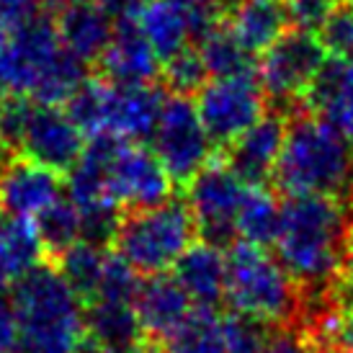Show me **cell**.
Returning <instances> with one entry per match:
<instances>
[{
    "label": "cell",
    "instance_id": "1",
    "mask_svg": "<svg viewBox=\"0 0 353 353\" xmlns=\"http://www.w3.org/2000/svg\"><path fill=\"white\" fill-rule=\"evenodd\" d=\"M353 230V204L320 194H289L281 201L276 258L304 296L338 284L345 243Z\"/></svg>",
    "mask_w": 353,
    "mask_h": 353
},
{
    "label": "cell",
    "instance_id": "2",
    "mask_svg": "<svg viewBox=\"0 0 353 353\" xmlns=\"http://www.w3.org/2000/svg\"><path fill=\"white\" fill-rule=\"evenodd\" d=\"M271 186L279 194H320L353 204V139L299 106L289 114Z\"/></svg>",
    "mask_w": 353,
    "mask_h": 353
},
{
    "label": "cell",
    "instance_id": "3",
    "mask_svg": "<svg viewBox=\"0 0 353 353\" xmlns=\"http://www.w3.org/2000/svg\"><path fill=\"white\" fill-rule=\"evenodd\" d=\"M10 304L19 323V338L10 353H72L83 325V304L54 265H34L13 281Z\"/></svg>",
    "mask_w": 353,
    "mask_h": 353
},
{
    "label": "cell",
    "instance_id": "4",
    "mask_svg": "<svg viewBox=\"0 0 353 353\" xmlns=\"http://www.w3.org/2000/svg\"><path fill=\"white\" fill-rule=\"evenodd\" d=\"M227 302L232 312L281 327L299 323L304 294L268 248L237 240L227 248Z\"/></svg>",
    "mask_w": 353,
    "mask_h": 353
},
{
    "label": "cell",
    "instance_id": "5",
    "mask_svg": "<svg viewBox=\"0 0 353 353\" xmlns=\"http://www.w3.org/2000/svg\"><path fill=\"white\" fill-rule=\"evenodd\" d=\"M194 240H199L196 219L183 191H178L165 204L121 212L111 250L137 274L152 276L170 271Z\"/></svg>",
    "mask_w": 353,
    "mask_h": 353
},
{
    "label": "cell",
    "instance_id": "6",
    "mask_svg": "<svg viewBox=\"0 0 353 353\" xmlns=\"http://www.w3.org/2000/svg\"><path fill=\"white\" fill-rule=\"evenodd\" d=\"M325 47L317 34L299 29L284 31L258 57V80L268 106L292 114L304 106V96L325 65Z\"/></svg>",
    "mask_w": 353,
    "mask_h": 353
},
{
    "label": "cell",
    "instance_id": "7",
    "mask_svg": "<svg viewBox=\"0 0 353 353\" xmlns=\"http://www.w3.org/2000/svg\"><path fill=\"white\" fill-rule=\"evenodd\" d=\"M245 194L248 183L216 152L183 188V196L196 219L199 240H206L222 250L235 245L240 240L237 212L243 206Z\"/></svg>",
    "mask_w": 353,
    "mask_h": 353
},
{
    "label": "cell",
    "instance_id": "8",
    "mask_svg": "<svg viewBox=\"0 0 353 353\" xmlns=\"http://www.w3.org/2000/svg\"><path fill=\"white\" fill-rule=\"evenodd\" d=\"M150 148L168 170V176L173 178L178 191H183L191 178L216 155L214 142L199 119L196 101L170 93L163 103Z\"/></svg>",
    "mask_w": 353,
    "mask_h": 353
},
{
    "label": "cell",
    "instance_id": "9",
    "mask_svg": "<svg viewBox=\"0 0 353 353\" xmlns=\"http://www.w3.org/2000/svg\"><path fill=\"white\" fill-rule=\"evenodd\" d=\"M196 111L216 152H225L268 111L258 72L209 80L196 96Z\"/></svg>",
    "mask_w": 353,
    "mask_h": 353
},
{
    "label": "cell",
    "instance_id": "10",
    "mask_svg": "<svg viewBox=\"0 0 353 353\" xmlns=\"http://www.w3.org/2000/svg\"><path fill=\"white\" fill-rule=\"evenodd\" d=\"M106 194L121 212L150 209L176 196V183L150 145L124 139L108 165Z\"/></svg>",
    "mask_w": 353,
    "mask_h": 353
},
{
    "label": "cell",
    "instance_id": "11",
    "mask_svg": "<svg viewBox=\"0 0 353 353\" xmlns=\"http://www.w3.org/2000/svg\"><path fill=\"white\" fill-rule=\"evenodd\" d=\"M85 150V134L75 127L65 106H44L34 101L21 155L39 160L41 165L70 176Z\"/></svg>",
    "mask_w": 353,
    "mask_h": 353
},
{
    "label": "cell",
    "instance_id": "12",
    "mask_svg": "<svg viewBox=\"0 0 353 353\" xmlns=\"http://www.w3.org/2000/svg\"><path fill=\"white\" fill-rule=\"evenodd\" d=\"M286 129H289V114L284 108L268 106L263 117L219 155L225 157L227 165L248 186H271L276 163L284 150Z\"/></svg>",
    "mask_w": 353,
    "mask_h": 353
},
{
    "label": "cell",
    "instance_id": "13",
    "mask_svg": "<svg viewBox=\"0 0 353 353\" xmlns=\"http://www.w3.org/2000/svg\"><path fill=\"white\" fill-rule=\"evenodd\" d=\"M90 72L106 78L114 85H139V83H155L160 78V59L145 31L139 29L137 19L114 23V34L106 52L90 68Z\"/></svg>",
    "mask_w": 353,
    "mask_h": 353
},
{
    "label": "cell",
    "instance_id": "14",
    "mask_svg": "<svg viewBox=\"0 0 353 353\" xmlns=\"http://www.w3.org/2000/svg\"><path fill=\"white\" fill-rule=\"evenodd\" d=\"M196 304L191 302L186 289L178 284L173 274L142 276L139 292L134 296V310L139 317V327L148 343L163 345L176 333Z\"/></svg>",
    "mask_w": 353,
    "mask_h": 353
},
{
    "label": "cell",
    "instance_id": "15",
    "mask_svg": "<svg viewBox=\"0 0 353 353\" xmlns=\"http://www.w3.org/2000/svg\"><path fill=\"white\" fill-rule=\"evenodd\" d=\"M65 178L39 160L16 155L0 176V209L16 216L41 214L62 196Z\"/></svg>",
    "mask_w": 353,
    "mask_h": 353
},
{
    "label": "cell",
    "instance_id": "16",
    "mask_svg": "<svg viewBox=\"0 0 353 353\" xmlns=\"http://www.w3.org/2000/svg\"><path fill=\"white\" fill-rule=\"evenodd\" d=\"M165 99L168 90L160 80L139 85H117L108 114V134L139 145L152 142Z\"/></svg>",
    "mask_w": 353,
    "mask_h": 353
},
{
    "label": "cell",
    "instance_id": "17",
    "mask_svg": "<svg viewBox=\"0 0 353 353\" xmlns=\"http://www.w3.org/2000/svg\"><path fill=\"white\" fill-rule=\"evenodd\" d=\"M173 276L196 307L227 302V250L206 240H194L173 265Z\"/></svg>",
    "mask_w": 353,
    "mask_h": 353
},
{
    "label": "cell",
    "instance_id": "18",
    "mask_svg": "<svg viewBox=\"0 0 353 353\" xmlns=\"http://www.w3.org/2000/svg\"><path fill=\"white\" fill-rule=\"evenodd\" d=\"M304 106L353 139V59H325L304 96Z\"/></svg>",
    "mask_w": 353,
    "mask_h": 353
},
{
    "label": "cell",
    "instance_id": "19",
    "mask_svg": "<svg viewBox=\"0 0 353 353\" xmlns=\"http://www.w3.org/2000/svg\"><path fill=\"white\" fill-rule=\"evenodd\" d=\"M54 19L65 47L75 52L88 68H93L106 52L114 34V21L106 16V10L96 0H75Z\"/></svg>",
    "mask_w": 353,
    "mask_h": 353
},
{
    "label": "cell",
    "instance_id": "20",
    "mask_svg": "<svg viewBox=\"0 0 353 353\" xmlns=\"http://www.w3.org/2000/svg\"><path fill=\"white\" fill-rule=\"evenodd\" d=\"M83 325L85 333L106 353H132L145 343L137 310L132 302H114L99 296L83 307Z\"/></svg>",
    "mask_w": 353,
    "mask_h": 353
},
{
    "label": "cell",
    "instance_id": "21",
    "mask_svg": "<svg viewBox=\"0 0 353 353\" xmlns=\"http://www.w3.org/2000/svg\"><path fill=\"white\" fill-rule=\"evenodd\" d=\"M227 26L253 57H261L286 31V8L281 0H240L227 10Z\"/></svg>",
    "mask_w": 353,
    "mask_h": 353
},
{
    "label": "cell",
    "instance_id": "22",
    "mask_svg": "<svg viewBox=\"0 0 353 353\" xmlns=\"http://www.w3.org/2000/svg\"><path fill=\"white\" fill-rule=\"evenodd\" d=\"M44 261L34 216H16L0 209V268L10 281H19Z\"/></svg>",
    "mask_w": 353,
    "mask_h": 353
},
{
    "label": "cell",
    "instance_id": "23",
    "mask_svg": "<svg viewBox=\"0 0 353 353\" xmlns=\"http://www.w3.org/2000/svg\"><path fill=\"white\" fill-rule=\"evenodd\" d=\"M137 21L160 62H165L176 52L188 47V39H191L188 21L183 10L176 8L170 0H145Z\"/></svg>",
    "mask_w": 353,
    "mask_h": 353
},
{
    "label": "cell",
    "instance_id": "24",
    "mask_svg": "<svg viewBox=\"0 0 353 353\" xmlns=\"http://www.w3.org/2000/svg\"><path fill=\"white\" fill-rule=\"evenodd\" d=\"M106 248H99L80 237L75 245H70L65 253L59 255L54 265L59 274L65 276V281L70 284L72 294L78 296L80 304L85 307L99 296L101 279H103V268H106Z\"/></svg>",
    "mask_w": 353,
    "mask_h": 353
},
{
    "label": "cell",
    "instance_id": "25",
    "mask_svg": "<svg viewBox=\"0 0 353 353\" xmlns=\"http://www.w3.org/2000/svg\"><path fill=\"white\" fill-rule=\"evenodd\" d=\"M281 222V201L274 186H248L243 206L237 212V235L253 245L268 248L276 243Z\"/></svg>",
    "mask_w": 353,
    "mask_h": 353
},
{
    "label": "cell",
    "instance_id": "26",
    "mask_svg": "<svg viewBox=\"0 0 353 353\" xmlns=\"http://www.w3.org/2000/svg\"><path fill=\"white\" fill-rule=\"evenodd\" d=\"M196 47L212 78H235V75H255L258 72V59L237 41L232 29L227 26V19L209 34H204L196 41Z\"/></svg>",
    "mask_w": 353,
    "mask_h": 353
},
{
    "label": "cell",
    "instance_id": "27",
    "mask_svg": "<svg viewBox=\"0 0 353 353\" xmlns=\"http://www.w3.org/2000/svg\"><path fill=\"white\" fill-rule=\"evenodd\" d=\"M114 90H117L114 83H108L96 72H88V78L80 83V88L65 103L70 119L88 139L108 134V114H111Z\"/></svg>",
    "mask_w": 353,
    "mask_h": 353
},
{
    "label": "cell",
    "instance_id": "28",
    "mask_svg": "<svg viewBox=\"0 0 353 353\" xmlns=\"http://www.w3.org/2000/svg\"><path fill=\"white\" fill-rule=\"evenodd\" d=\"M34 222L39 230L44 263H54L70 245L80 240V209L70 196H59L41 214L34 216Z\"/></svg>",
    "mask_w": 353,
    "mask_h": 353
},
{
    "label": "cell",
    "instance_id": "29",
    "mask_svg": "<svg viewBox=\"0 0 353 353\" xmlns=\"http://www.w3.org/2000/svg\"><path fill=\"white\" fill-rule=\"evenodd\" d=\"M222 314L214 307H194L160 348L163 353H222Z\"/></svg>",
    "mask_w": 353,
    "mask_h": 353
},
{
    "label": "cell",
    "instance_id": "30",
    "mask_svg": "<svg viewBox=\"0 0 353 353\" xmlns=\"http://www.w3.org/2000/svg\"><path fill=\"white\" fill-rule=\"evenodd\" d=\"M209 70L204 65V57L199 47L188 44L181 52H176L170 59L160 62V83L165 85L170 96H188L196 99L199 90L209 83Z\"/></svg>",
    "mask_w": 353,
    "mask_h": 353
},
{
    "label": "cell",
    "instance_id": "31",
    "mask_svg": "<svg viewBox=\"0 0 353 353\" xmlns=\"http://www.w3.org/2000/svg\"><path fill=\"white\" fill-rule=\"evenodd\" d=\"M222 353H265L268 345V325L240 312L222 317Z\"/></svg>",
    "mask_w": 353,
    "mask_h": 353
},
{
    "label": "cell",
    "instance_id": "32",
    "mask_svg": "<svg viewBox=\"0 0 353 353\" xmlns=\"http://www.w3.org/2000/svg\"><path fill=\"white\" fill-rule=\"evenodd\" d=\"M139 284H142V274H137L121 255H117L114 250H111L106 258L103 279H101V289H99L101 299H114V302L134 304ZM99 296H96V299H99Z\"/></svg>",
    "mask_w": 353,
    "mask_h": 353
},
{
    "label": "cell",
    "instance_id": "33",
    "mask_svg": "<svg viewBox=\"0 0 353 353\" xmlns=\"http://www.w3.org/2000/svg\"><path fill=\"white\" fill-rule=\"evenodd\" d=\"M317 37L330 57L353 59V6L348 0L335 6Z\"/></svg>",
    "mask_w": 353,
    "mask_h": 353
},
{
    "label": "cell",
    "instance_id": "34",
    "mask_svg": "<svg viewBox=\"0 0 353 353\" xmlns=\"http://www.w3.org/2000/svg\"><path fill=\"white\" fill-rule=\"evenodd\" d=\"M265 353H320V348L312 341V335L299 323H294L274 327L268 345H265Z\"/></svg>",
    "mask_w": 353,
    "mask_h": 353
},
{
    "label": "cell",
    "instance_id": "35",
    "mask_svg": "<svg viewBox=\"0 0 353 353\" xmlns=\"http://www.w3.org/2000/svg\"><path fill=\"white\" fill-rule=\"evenodd\" d=\"M19 338V323L10 296H0V353H10Z\"/></svg>",
    "mask_w": 353,
    "mask_h": 353
},
{
    "label": "cell",
    "instance_id": "36",
    "mask_svg": "<svg viewBox=\"0 0 353 353\" xmlns=\"http://www.w3.org/2000/svg\"><path fill=\"white\" fill-rule=\"evenodd\" d=\"M96 3L106 10V16L114 23L124 19H137L142 6H145V0H96Z\"/></svg>",
    "mask_w": 353,
    "mask_h": 353
},
{
    "label": "cell",
    "instance_id": "37",
    "mask_svg": "<svg viewBox=\"0 0 353 353\" xmlns=\"http://www.w3.org/2000/svg\"><path fill=\"white\" fill-rule=\"evenodd\" d=\"M338 284L351 286L353 289V230H351V235H348V243H345V253H343V261H341Z\"/></svg>",
    "mask_w": 353,
    "mask_h": 353
},
{
    "label": "cell",
    "instance_id": "38",
    "mask_svg": "<svg viewBox=\"0 0 353 353\" xmlns=\"http://www.w3.org/2000/svg\"><path fill=\"white\" fill-rule=\"evenodd\" d=\"M72 353H106V351H103V348H101V345L96 343L88 333H83V335H80L78 345L72 348Z\"/></svg>",
    "mask_w": 353,
    "mask_h": 353
},
{
    "label": "cell",
    "instance_id": "39",
    "mask_svg": "<svg viewBox=\"0 0 353 353\" xmlns=\"http://www.w3.org/2000/svg\"><path fill=\"white\" fill-rule=\"evenodd\" d=\"M132 353H163V348H160V345H155V343H148V341H145V343L137 345V348H134Z\"/></svg>",
    "mask_w": 353,
    "mask_h": 353
},
{
    "label": "cell",
    "instance_id": "40",
    "mask_svg": "<svg viewBox=\"0 0 353 353\" xmlns=\"http://www.w3.org/2000/svg\"><path fill=\"white\" fill-rule=\"evenodd\" d=\"M10 284H13V281H10L8 276H6V271H3V268H0V296L6 294V289H8Z\"/></svg>",
    "mask_w": 353,
    "mask_h": 353
},
{
    "label": "cell",
    "instance_id": "41",
    "mask_svg": "<svg viewBox=\"0 0 353 353\" xmlns=\"http://www.w3.org/2000/svg\"><path fill=\"white\" fill-rule=\"evenodd\" d=\"M6 47H8V31L0 26V57H3V52H6Z\"/></svg>",
    "mask_w": 353,
    "mask_h": 353
},
{
    "label": "cell",
    "instance_id": "42",
    "mask_svg": "<svg viewBox=\"0 0 353 353\" xmlns=\"http://www.w3.org/2000/svg\"><path fill=\"white\" fill-rule=\"evenodd\" d=\"M235 3H240V0H222V6H225L227 10L232 8V6H235Z\"/></svg>",
    "mask_w": 353,
    "mask_h": 353
},
{
    "label": "cell",
    "instance_id": "43",
    "mask_svg": "<svg viewBox=\"0 0 353 353\" xmlns=\"http://www.w3.org/2000/svg\"><path fill=\"white\" fill-rule=\"evenodd\" d=\"M3 96H6V90L0 88V106H3Z\"/></svg>",
    "mask_w": 353,
    "mask_h": 353
},
{
    "label": "cell",
    "instance_id": "44",
    "mask_svg": "<svg viewBox=\"0 0 353 353\" xmlns=\"http://www.w3.org/2000/svg\"><path fill=\"white\" fill-rule=\"evenodd\" d=\"M348 3H351V6H353V0H348Z\"/></svg>",
    "mask_w": 353,
    "mask_h": 353
}]
</instances>
